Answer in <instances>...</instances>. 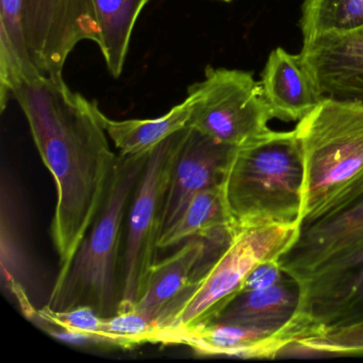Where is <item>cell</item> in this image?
<instances>
[{
  "label": "cell",
  "mask_w": 363,
  "mask_h": 363,
  "mask_svg": "<svg viewBox=\"0 0 363 363\" xmlns=\"http://www.w3.org/2000/svg\"><path fill=\"white\" fill-rule=\"evenodd\" d=\"M12 96L56 182L52 237L59 257L58 286L103 209L118 156L111 150L99 105L73 92L63 77L42 75L23 82Z\"/></svg>",
  "instance_id": "obj_1"
},
{
  "label": "cell",
  "mask_w": 363,
  "mask_h": 363,
  "mask_svg": "<svg viewBox=\"0 0 363 363\" xmlns=\"http://www.w3.org/2000/svg\"><path fill=\"white\" fill-rule=\"evenodd\" d=\"M294 130L305 169L301 228L363 195V101L324 97Z\"/></svg>",
  "instance_id": "obj_2"
},
{
  "label": "cell",
  "mask_w": 363,
  "mask_h": 363,
  "mask_svg": "<svg viewBox=\"0 0 363 363\" xmlns=\"http://www.w3.org/2000/svg\"><path fill=\"white\" fill-rule=\"evenodd\" d=\"M303 178V152L295 130H271L235 150L223 182L231 235L301 225Z\"/></svg>",
  "instance_id": "obj_3"
},
{
  "label": "cell",
  "mask_w": 363,
  "mask_h": 363,
  "mask_svg": "<svg viewBox=\"0 0 363 363\" xmlns=\"http://www.w3.org/2000/svg\"><path fill=\"white\" fill-rule=\"evenodd\" d=\"M150 154L118 156L103 209L65 279L54 286L48 307L62 311L90 306L103 318L118 313L122 293L118 267L123 223Z\"/></svg>",
  "instance_id": "obj_4"
},
{
  "label": "cell",
  "mask_w": 363,
  "mask_h": 363,
  "mask_svg": "<svg viewBox=\"0 0 363 363\" xmlns=\"http://www.w3.org/2000/svg\"><path fill=\"white\" fill-rule=\"evenodd\" d=\"M299 233L301 225H278L233 233L227 245L205 265L184 294L161 314L159 333L213 322L241 292L248 274L260 263L278 260L295 243Z\"/></svg>",
  "instance_id": "obj_5"
},
{
  "label": "cell",
  "mask_w": 363,
  "mask_h": 363,
  "mask_svg": "<svg viewBox=\"0 0 363 363\" xmlns=\"http://www.w3.org/2000/svg\"><path fill=\"white\" fill-rule=\"evenodd\" d=\"M188 127L159 144L147 158L131 199L127 220L122 293L118 312L130 311L143 296L158 242L164 229L165 203L174 165Z\"/></svg>",
  "instance_id": "obj_6"
},
{
  "label": "cell",
  "mask_w": 363,
  "mask_h": 363,
  "mask_svg": "<svg viewBox=\"0 0 363 363\" xmlns=\"http://www.w3.org/2000/svg\"><path fill=\"white\" fill-rule=\"evenodd\" d=\"M188 94L194 103L186 127L220 143L238 150L272 130L273 114L250 72L208 67L205 79L192 84Z\"/></svg>",
  "instance_id": "obj_7"
},
{
  "label": "cell",
  "mask_w": 363,
  "mask_h": 363,
  "mask_svg": "<svg viewBox=\"0 0 363 363\" xmlns=\"http://www.w3.org/2000/svg\"><path fill=\"white\" fill-rule=\"evenodd\" d=\"M298 281L301 303L295 318L308 337L363 322V244L323 263Z\"/></svg>",
  "instance_id": "obj_8"
},
{
  "label": "cell",
  "mask_w": 363,
  "mask_h": 363,
  "mask_svg": "<svg viewBox=\"0 0 363 363\" xmlns=\"http://www.w3.org/2000/svg\"><path fill=\"white\" fill-rule=\"evenodd\" d=\"M24 23L33 65L48 77H63L67 58L80 42L101 45L92 0H24Z\"/></svg>",
  "instance_id": "obj_9"
},
{
  "label": "cell",
  "mask_w": 363,
  "mask_h": 363,
  "mask_svg": "<svg viewBox=\"0 0 363 363\" xmlns=\"http://www.w3.org/2000/svg\"><path fill=\"white\" fill-rule=\"evenodd\" d=\"M303 337V331L293 318L284 328L211 322L167 329L159 333L157 343L186 345L203 356L272 359Z\"/></svg>",
  "instance_id": "obj_10"
},
{
  "label": "cell",
  "mask_w": 363,
  "mask_h": 363,
  "mask_svg": "<svg viewBox=\"0 0 363 363\" xmlns=\"http://www.w3.org/2000/svg\"><path fill=\"white\" fill-rule=\"evenodd\" d=\"M235 150L188 127L167 192L164 229L179 216L194 195L222 186Z\"/></svg>",
  "instance_id": "obj_11"
},
{
  "label": "cell",
  "mask_w": 363,
  "mask_h": 363,
  "mask_svg": "<svg viewBox=\"0 0 363 363\" xmlns=\"http://www.w3.org/2000/svg\"><path fill=\"white\" fill-rule=\"evenodd\" d=\"M362 244L363 195L342 211L301 227L296 241L278 262L298 280L323 263Z\"/></svg>",
  "instance_id": "obj_12"
},
{
  "label": "cell",
  "mask_w": 363,
  "mask_h": 363,
  "mask_svg": "<svg viewBox=\"0 0 363 363\" xmlns=\"http://www.w3.org/2000/svg\"><path fill=\"white\" fill-rule=\"evenodd\" d=\"M324 97H363V28L303 42L301 52Z\"/></svg>",
  "instance_id": "obj_13"
},
{
  "label": "cell",
  "mask_w": 363,
  "mask_h": 363,
  "mask_svg": "<svg viewBox=\"0 0 363 363\" xmlns=\"http://www.w3.org/2000/svg\"><path fill=\"white\" fill-rule=\"evenodd\" d=\"M260 84L273 118L282 122H298L324 99L301 52L281 48L269 54Z\"/></svg>",
  "instance_id": "obj_14"
},
{
  "label": "cell",
  "mask_w": 363,
  "mask_h": 363,
  "mask_svg": "<svg viewBox=\"0 0 363 363\" xmlns=\"http://www.w3.org/2000/svg\"><path fill=\"white\" fill-rule=\"evenodd\" d=\"M227 239L208 240L192 238L169 258L156 262L150 271L143 296L135 309L150 315L158 323L161 314L173 305L190 286L196 275V267L210 248L228 243Z\"/></svg>",
  "instance_id": "obj_15"
},
{
  "label": "cell",
  "mask_w": 363,
  "mask_h": 363,
  "mask_svg": "<svg viewBox=\"0 0 363 363\" xmlns=\"http://www.w3.org/2000/svg\"><path fill=\"white\" fill-rule=\"evenodd\" d=\"M299 303L301 284L288 274L279 284L240 293L213 322L284 328L293 322Z\"/></svg>",
  "instance_id": "obj_16"
},
{
  "label": "cell",
  "mask_w": 363,
  "mask_h": 363,
  "mask_svg": "<svg viewBox=\"0 0 363 363\" xmlns=\"http://www.w3.org/2000/svg\"><path fill=\"white\" fill-rule=\"evenodd\" d=\"M0 209L1 284L16 299L23 314L29 320H35L38 309L33 305L29 293L30 260L18 220L16 203L5 180L1 184Z\"/></svg>",
  "instance_id": "obj_17"
},
{
  "label": "cell",
  "mask_w": 363,
  "mask_h": 363,
  "mask_svg": "<svg viewBox=\"0 0 363 363\" xmlns=\"http://www.w3.org/2000/svg\"><path fill=\"white\" fill-rule=\"evenodd\" d=\"M42 74L27 45L24 0H0V107L5 111L13 91Z\"/></svg>",
  "instance_id": "obj_18"
},
{
  "label": "cell",
  "mask_w": 363,
  "mask_h": 363,
  "mask_svg": "<svg viewBox=\"0 0 363 363\" xmlns=\"http://www.w3.org/2000/svg\"><path fill=\"white\" fill-rule=\"evenodd\" d=\"M231 235L222 184L194 195L179 216L163 230L158 248L174 247L192 238L220 240Z\"/></svg>",
  "instance_id": "obj_19"
},
{
  "label": "cell",
  "mask_w": 363,
  "mask_h": 363,
  "mask_svg": "<svg viewBox=\"0 0 363 363\" xmlns=\"http://www.w3.org/2000/svg\"><path fill=\"white\" fill-rule=\"evenodd\" d=\"M194 99L188 94L164 116L150 120H111L101 111V120L110 139L123 156L150 154L159 144L188 126Z\"/></svg>",
  "instance_id": "obj_20"
},
{
  "label": "cell",
  "mask_w": 363,
  "mask_h": 363,
  "mask_svg": "<svg viewBox=\"0 0 363 363\" xmlns=\"http://www.w3.org/2000/svg\"><path fill=\"white\" fill-rule=\"evenodd\" d=\"M101 28V54L113 78L122 75L133 29L150 0H92Z\"/></svg>",
  "instance_id": "obj_21"
},
{
  "label": "cell",
  "mask_w": 363,
  "mask_h": 363,
  "mask_svg": "<svg viewBox=\"0 0 363 363\" xmlns=\"http://www.w3.org/2000/svg\"><path fill=\"white\" fill-rule=\"evenodd\" d=\"M303 42L363 28V0H303L299 21Z\"/></svg>",
  "instance_id": "obj_22"
},
{
  "label": "cell",
  "mask_w": 363,
  "mask_h": 363,
  "mask_svg": "<svg viewBox=\"0 0 363 363\" xmlns=\"http://www.w3.org/2000/svg\"><path fill=\"white\" fill-rule=\"evenodd\" d=\"M288 350L325 354H363V322L324 329L298 340Z\"/></svg>",
  "instance_id": "obj_23"
},
{
  "label": "cell",
  "mask_w": 363,
  "mask_h": 363,
  "mask_svg": "<svg viewBox=\"0 0 363 363\" xmlns=\"http://www.w3.org/2000/svg\"><path fill=\"white\" fill-rule=\"evenodd\" d=\"M103 318L90 306H78L73 309L58 311L46 305L38 310L35 320H39L41 325L90 335L96 344L104 345L101 335Z\"/></svg>",
  "instance_id": "obj_24"
},
{
  "label": "cell",
  "mask_w": 363,
  "mask_h": 363,
  "mask_svg": "<svg viewBox=\"0 0 363 363\" xmlns=\"http://www.w3.org/2000/svg\"><path fill=\"white\" fill-rule=\"evenodd\" d=\"M286 276H288V273L281 269L278 260L265 261V262L257 265L248 274L243 286H242L241 292L274 286V284L282 281Z\"/></svg>",
  "instance_id": "obj_25"
},
{
  "label": "cell",
  "mask_w": 363,
  "mask_h": 363,
  "mask_svg": "<svg viewBox=\"0 0 363 363\" xmlns=\"http://www.w3.org/2000/svg\"><path fill=\"white\" fill-rule=\"evenodd\" d=\"M222 1H225V3H230L233 0H222Z\"/></svg>",
  "instance_id": "obj_26"
},
{
  "label": "cell",
  "mask_w": 363,
  "mask_h": 363,
  "mask_svg": "<svg viewBox=\"0 0 363 363\" xmlns=\"http://www.w3.org/2000/svg\"><path fill=\"white\" fill-rule=\"evenodd\" d=\"M361 101H363V97H362V99H361Z\"/></svg>",
  "instance_id": "obj_27"
}]
</instances>
